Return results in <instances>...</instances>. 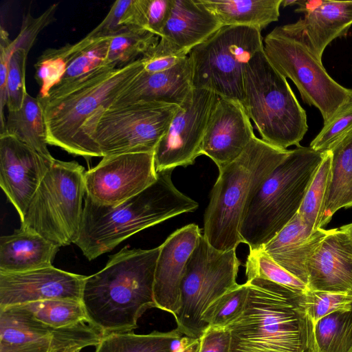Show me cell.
I'll use <instances>...</instances> for the list:
<instances>
[{
    "label": "cell",
    "instance_id": "cell-19",
    "mask_svg": "<svg viewBox=\"0 0 352 352\" xmlns=\"http://www.w3.org/2000/svg\"><path fill=\"white\" fill-rule=\"evenodd\" d=\"M201 236L199 226L191 223L175 231L160 245L153 287L156 308L174 316L179 309L182 276Z\"/></svg>",
    "mask_w": 352,
    "mask_h": 352
},
{
    "label": "cell",
    "instance_id": "cell-26",
    "mask_svg": "<svg viewBox=\"0 0 352 352\" xmlns=\"http://www.w3.org/2000/svg\"><path fill=\"white\" fill-rule=\"evenodd\" d=\"M331 177L321 228L341 208L352 207V130L329 150Z\"/></svg>",
    "mask_w": 352,
    "mask_h": 352
},
{
    "label": "cell",
    "instance_id": "cell-25",
    "mask_svg": "<svg viewBox=\"0 0 352 352\" xmlns=\"http://www.w3.org/2000/svg\"><path fill=\"white\" fill-rule=\"evenodd\" d=\"M222 26H252L262 30L278 20L282 0H199Z\"/></svg>",
    "mask_w": 352,
    "mask_h": 352
},
{
    "label": "cell",
    "instance_id": "cell-1",
    "mask_svg": "<svg viewBox=\"0 0 352 352\" xmlns=\"http://www.w3.org/2000/svg\"><path fill=\"white\" fill-rule=\"evenodd\" d=\"M160 249L124 247L102 270L86 276L81 300L89 323L103 335L133 331L145 311L156 308L153 287Z\"/></svg>",
    "mask_w": 352,
    "mask_h": 352
},
{
    "label": "cell",
    "instance_id": "cell-37",
    "mask_svg": "<svg viewBox=\"0 0 352 352\" xmlns=\"http://www.w3.org/2000/svg\"><path fill=\"white\" fill-rule=\"evenodd\" d=\"M248 297V283H237L207 307L201 317L203 322L207 328H226L242 314Z\"/></svg>",
    "mask_w": 352,
    "mask_h": 352
},
{
    "label": "cell",
    "instance_id": "cell-14",
    "mask_svg": "<svg viewBox=\"0 0 352 352\" xmlns=\"http://www.w3.org/2000/svg\"><path fill=\"white\" fill-rule=\"evenodd\" d=\"M157 179L153 152L105 156L85 173L86 195L99 204L116 206L140 193Z\"/></svg>",
    "mask_w": 352,
    "mask_h": 352
},
{
    "label": "cell",
    "instance_id": "cell-21",
    "mask_svg": "<svg viewBox=\"0 0 352 352\" xmlns=\"http://www.w3.org/2000/svg\"><path fill=\"white\" fill-rule=\"evenodd\" d=\"M328 230H310L297 213L261 248L276 263L308 285L307 263Z\"/></svg>",
    "mask_w": 352,
    "mask_h": 352
},
{
    "label": "cell",
    "instance_id": "cell-3",
    "mask_svg": "<svg viewBox=\"0 0 352 352\" xmlns=\"http://www.w3.org/2000/svg\"><path fill=\"white\" fill-rule=\"evenodd\" d=\"M289 152L254 136L236 160L219 169L204 214L203 235L211 246L226 252L243 243L239 229L249 204Z\"/></svg>",
    "mask_w": 352,
    "mask_h": 352
},
{
    "label": "cell",
    "instance_id": "cell-9",
    "mask_svg": "<svg viewBox=\"0 0 352 352\" xmlns=\"http://www.w3.org/2000/svg\"><path fill=\"white\" fill-rule=\"evenodd\" d=\"M85 173L75 161L54 159L21 219V228L58 247L74 243L83 215Z\"/></svg>",
    "mask_w": 352,
    "mask_h": 352
},
{
    "label": "cell",
    "instance_id": "cell-32",
    "mask_svg": "<svg viewBox=\"0 0 352 352\" xmlns=\"http://www.w3.org/2000/svg\"><path fill=\"white\" fill-rule=\"evenodd\" d=\"M109 37L107 65L112 68L123 67L136 61L160 38L140 28H124Z\"/></svg>",
    "mask_w": 352,
    "mask_h": 352
},
{
    "label": "cell",
    "instance_id": "cell-6",
    "mask_svg": "<svg viewBox=\"0 0 352 352\" xmlns=\"http://www.w3.org/2000/svg\"><path fill=\"white\" fill-rule=\"evenodd\" d=\"M324 153L297 146L263 182L249 204L239 229L250 250L262 248L298 213Z\"/></svg>",
    "mask_w": 352,
    "mask_h": 352
},
{
    "label": "cell",
    "instance_id": "cell-44",
    "mask_svg": "<svg viewBox=\"0 0 352 352\" xmlns=\"http://www.w3.org/2000/svg\"><path fill=\"white\" fill-rule=\"evenodd\" d=\"M173 0H145L144 29L159 37L171 12Z\"/></svg>",
    "mask_w": 352,
    "mask_h": 352
},
{
    "label": "cell",
    "instance_id": "cell-2",
    "mask_svg": "<svg viewBox=\"0 0 352 352\" xmlns=\"http://www.w3.org/2000/svg\"><path fill=\"white\" fill-rule=\"evenodd\" d=\"M173 170L157 172L153 184L116 206L99 204L85 195L81 226L74 243L83 255L94 260L142 230L197 210L198 203L173 184Z\"/></svg>",
    "mask_w": 352,
    "mask_h": 352
},
{
    "label": "cell",
    "instance_id": "cell-33",
    "mask_svg": "<svg viewBox=\"0 0 352 352\" xmlns=\"http://www.w3.org/2000/svg\"><path fill=\"white\" fill-rule=\"evenodd\" d=\"M331 153L324 152L322 162L307 188L298 212L306 226L311 230L321 228L331 177Z\"/></svg>",
    "mask_w": 352,
    "mask_h": 352
},
{
    "label": "cell",
    "instance_id": "cell-5",
    "mask_svg": "<svg viewBox=\"0 0 352 352\" xmlns=\"http://www.w3.org/2000/svg\"><path fill=\"white\" fill-rule=\"evenodd\" d=\"M141 58L120 68L107 67L71 84L52 89L38 99L48 144L78 155L85 122L118 96L143 71Z\"/></svg>",
    "mask_w": 352,
    "mask_h": 352
},
{
    "label": "cell",
    "instance_id": "cell-8",
    "mask_svg": "<svg viewBox=\"0 0 352 352\" xmlns=\"http://www.w3.org/2000/svg\"><path fill=\"white\" fill-rule=\"evenodd\" d=\"M241 104L263 141L283 150L300 146L308 130L306 112L263 49L246 66Z\"/></svg>",
    "mask_w": 352,
    "mask_h": 352
},
{
    "label": "cell",
    "instance_id": "cell-40",
    "mask_svg": "<svg viewBox=\"0 0 352 352\" xmlns=\"http://www.w3.org/2000/svg\"><path fill=\"white\" fill-rule=\"evenodd\" d=\"M28 53L25 50L18 49L10 60L6 80V107L8 111L19 110L28 93L25 70Z\"/></svg>",
    "mask_w": 352,
    "mask_h": 352
},
{
    "label": "cell",
    "instance_id": "cell-39",
    "mask_svg": "<svg viewBox=\"0 0 352 352\" xmlns=\"http://www.w3.org/2000/svg\"><path fill=\"white\" fill-rule=\"evenodd\" d=\"M103 333L86 322L59 328L52 336L48 352H80L88 346H97Z\"/></svg>",
    "mask_w": 352,
    "mask_h": 352
},
{
    "label": "cell",
    "instance_id": "cell-34",
    "mask_svg": "<svg viewBox=\"0 0 352 352\" xmlns=\"http://www.w3.org/2000/svg\"><path fill=\"white\" fill-rule=\"evenodd\" d=\"M296 309L305 325L313 327L335 312L352 309V294L309 289L299 296Z\"/></svg>",
    "mask_w": 352,
    "mask_h": 352
},
{
    "label": "cell",
    "instance_id": "cell-29",
    "mask_svg": "<svg viewBox=\"0 0 352 352\" xmlns=\"http://www.w3.org/2000/svg\"><path fill=\"white\" fill-rule=\"evenodd\" d=\"M184 337L177 328L148 334L111 333L103 336L95 352H177Z\"/></svg>",
    "mask_w": 352,
    "mask_h": 352
},
{
    "label": "cell",
    "instance_id": "cell-12",
    "mask_svg": "<svg viewBox=\"0 0 352 352\" xmlns=\"http://www.w3.org/2000/svg\"><path fill=\"white\" fill-rule=\"evenodd\" d=\"M240 265L236 250H218L201 234L186 265L180 285L181 307L174 316L183 336H202L207 329L201 320L204 312L237 284Z\"/></svg>",
    "mask_w": 352,
    "mask_h": 352
},
{
    "label": "cell",
    "instance_id": "cell-28",
    "mask_svg": "<svg viewBox=\"0 0 352 352\" xmlns=\"http://www.w3.org/2000/svg\"><path fill=\"white\" fill-rule=\"evenodd\" d=\"M109 41V36L91 37L87 34L74 44H67V68L60 82L53 89L71 84L109 67L107 65Z\"/></svg>",
    "mask_w": 352,
    "mask_h": 352
},
{
    "label": "cell",
    "instance_id": "cell-15",
    "mask_svg": "<svg viewBox=\"0 0 352 352\" xmlns=\"http://www.w3.org/2000/svg\"><path fill=\"white\" fill-rule=\"evenodd\" d=\"M54 160L14 136L0 134V186L21 219Z\"/></svg>",
    "mask_w": 352,
    "mask_h": 352
},
{
    "label": "cell",
    "instance_id": "cell-11",
    "mask_svg": "<svg viewBox=\"0 0 352 352\" xmlns=\"http://www.w3.org/2000/svg\"><path fill=\"white\" fill-rule=\"evenodd\" d=\"M263 51L274 68L295 84L304 102L319 110L323 124L352 102V89L334 80L302 39L280 26L264 38Z\"/></svg>",
    "mask_w": 352,
    "mask_h": 352
},
{
    "label": "cell",
    "instance_id": "cell-50",
    "mask_svg": "<svg viewBox=\"0 0 352 352\" xmlns=\"http://www.w3.org/2000/svg\"><path fill=\"white\" fill-rule=\"evenodd\" d=\"M298 0H282L281 6L287 7L297 5Z\"/></svg>",
    "mask_w": 352,
    "mask_h": 352
},
{
    "label": "cell",
    "instance_id": "cell-18",
    "mask_svg": "<svg viewBox=\"0 0 352 352\" xmlns=\"http://www.w3.org/2000/svg\"><path fill=\"white\" fill-rule=\"evenodd\" d=\"M296 6L295 12L304 17L280 28L302 39L322 60L326 47L352 25V1L298 0Z\"/></svg>",
    "mask_w": 352,
    "mask_h": 352
},
{
    "label": "cell",
    "instance_id": "cell-49",
    "mask_svg": "<svg viewBox=\"0 0 352 352\" xmlns=\"http://www.w3.org/2000/svg\"><path fill=\"white\" fill-rule=\"evenodd\" d=\"M199 338L195 339L184 336L177 352H199Z\"/></svg>",
    "mask_w": 352,
    "mask_h": 352
},
{
    "label": "cell",
    "instance_id": "cell-30",
    "mask_svg": "<svg viewBox=\"0 0 352 352\" xmlns=\"http://www.w3.org/2000/svg\"><path fill=\"white\" fill-rule=\"evenodd\" d=\"M304 325L306 348L314 352H348L352 347V309L328 315L313 327Z\"/></svg>",
    "mask_w": 352,
    "mask_h": 352
},
{
    "label": "cell",
    "instance_id": "cell-24",
    "mask_svg": "<svg viewBox=\"0 0 352 352\" xmlns=\"http://www.w3.org/2000/svg\"><path fill=\"white\" fill-rule=\"evenodd\" d=\"M59 247L20 227L0 238V272H23L52 265Z\"/></svg>",
    "mask_w": 352,
    "mask_h": 352
},
{
    "label": "cell",
    "instance_id": "cell-4",
    "mask_svg": "<svg viewBox=\"0 0 352 352\" xmlns=\"http://www.w3.org/2000/svg\"><path fill=\"white\" fill-rule=\"evenodd\" d=\"M246 283L245 309L226 327L230 334L231 352H302L305 329L296 309L301 295L260 278Z\"/></svg>",
    "mask_w": 352,
    "mask_h": 352
},
{
    "label": "cell",
    "instance_id": "cell-47",
    "mask_svg": "<svg viewBox=\"0 0 352 352\" xmlns=\"http://www.w3.org/2000/svg\"><path fill=\"white\" fill-rule=\"evenodd\" d=\"M199 340V352H231L230 334L226 328L209 327Z\"/></svg>",
    "mask_w": 352,
    "mask_h": 352
},
{
    "label": "cell",
    "instance_id": "cell-23",
    "mask_svg": "<svg viewBox=\"0 0 352 352\" xmlns=\"http://www.w3.org/2000/svg\"><path fill=\"white\" fill-rule=\"evenodd\" d=\"M222 26L199 0H173L170 16L160 38L177 52L188 56Z\"/></svg>",
    "mask_w": 352,
    "mask_h": 352
},
{
    "label": "cell",
    "instance_id": "cell-43",
    "mask_svg": "<svg viewBox=\"0 0 352 352\" xmlns=\"http://www.w3.org/2000/svg\"><path fill=\"white\" fill-rule=\"evenodd\" d=\"M187 56L170 47L162 38L142 58L144 72L157 73L168 70L179 63Z\"/></svg>",
    "mask_w": 352,
    "mask_h": 352
},
{
    "label": "cell",
    "instance_id": "cell-16",
    "mask_svg": "<svg viewBox=\"0 0 352 352\" xmlns=\"http://www.w3.org/2000/svg\"><path fill=\"white\" fill-rule=\"evenodd\" d=\"M85 278L53 265L23 272H0V309L50 299L81 300Z\"/></svg>",
    "mask_w": 352,
    "mask_h": 352
},
{
    "label": "cell",
    "instance_id": "cell-27",
    "mask_svg": "<svg viewBox=\"0 0 352 352\" xmlns=\"http://www.w3.org/2000/svg\"><path fill=\"white\" fill-rule=\"evenodd\" d=\"M1 133L14 136L41 155L53 158L47 146V133L41 102L28 93L19 110L8 111L5 128L0 131Z\"/></svg>",
    "mask_w": 352,
    "mask_h": 352
},
{
    "label": "cell",
    "instance_id": "cell-13",
    "mask_svg": "<svg viewBox=\"0 0 352 352\" xmlns=\"http://www.w3.org/2000/svg\"><path fill=\"white\" fill-rule=\"evenodd\" d=\"M219 98L208 89H191L154 151L157 173L193 164L201 155L206 128Z\"/></svg>",
    "mask_w": 352,
    "mask_h": 352
},
{
    "label": "cell",
    "instance_id": "cell-38",
    "mask_svg": "<svg viewBox=\"0 0 352 352\" xmlns=\"http://www.w3.org/2000/svg\"><path fill=\"white\" fill-rule=\"evenodd\" d=\"M67 65L65 46L46 50L34 65L35 78L40 87L38 99L46 98L63 77Z\"/></svg>",
    "mask_w": 352,
    "mask_h": 352
},
{
    "label": "cell",
    "instance_id": "cell-41",
    "mask_svg": "<svg viewBox=\"0 0 352 352\" xmlns=\"http://www.w3.org/2000/svg\"><path fill=\"white\" fill-rule=\"evenodd\" d=\"M352 130V102L338 113L311 141L309 147L321 153L332 146Z\"/></svg>",
    "mask_w": 352,
    "mask_h": 352
},
{
    "label": "cell",
    "instance_id": "cell-45",
    "mask_svg": "<svg viewBox=\"0 0 352 352\" xmlns=\"http://www.w3.org/2000/svg\"><path fill=\"white\" fill-rule=\"evenodd\" d=\"M0 122L1 129L6 124L4 107L6 106V80L10 60L14 53L8 33L1 27L0 31Z\"/></svg>",
    "mask_w": 352,
    "mask_h": 352
},
{
    "label": "cell",
    "instance_id": "cell-53",
    "mask_svg": "<svg viewBox=\"0 0 352 352\" xmlns=\"http://www.w3.org/2000/svg\"><path fill=\"white\" fill-rule=\"evenodd\" d=\"M348 352H352V347L351 348V349Z\"/></svg>",
    "mask_w": 352,
    "mask_h": 352
},
{
    "label": "cell",
    "instance_id": "cell-22",
    "mask_svg": "<svg viewBox=\"0 0 352 352\" xmlns=\"http://www.w3.org/2000/svg\"><path fill=\"white\" fill-rule=\"evenodd\" d=\"M192 89V69L187 56L177 65L164 72L151 74L143 70L111 105L140 100L180 105Z\"/></svg>",
    "mask_w": 352,
    "mask_h": 352
},
{
    "label": "cell",
    "instance_id": "cell-52",
    "mask_svg": "<svg viewBox=\"0 0 352 352\" xmlns=\"http://www.w3.org/2000/svg\"><path fill=\"white\" fill-rule=\"evenodd\" d=\"M302 352H314V351L309 348H305Z\"/></svg>",
    "mask_w": 352,
    "mask_h": 352
},
{
    "label": "cell",
    "instance_id": "cell-20",
    "mask_svg": "<svg viewBox=\"0 0 352 352\" xmlns=\"http://www.w3.org/2000/svg\"><path fill=\"white\" fill-rule=\"evenodd\" d=\"M307 272L309 289L352 294V234L343 227L329 230Z\"/></svg>",
    "mask_w": 352,
    "mask_h": 352
},
{
    "label": "cell",
    "instance_id": "cell-31",
    "mask_svg": "<svg viewBox=\"0 0 352 352\" xmlns=\"http://www.w3.org/2000/svg\"><path fill=\"white\" fill-rule=\"evenodd\" d=\"M58 329L37 320L20 305L0 309V343L38 342L52 338Z\"/></svg>",
    "mask_w": 352,
    "mask_h": 352
},
{
    "label": "cell",
    "instance_id": "cell-46",
    "mask_svg": "<svg viewBox=\"0 0 352 352\" xmlns=\"http://www.w3.org/2000/svg\"><path fill=\"white\" fill-rule=\"evenodd\" d=\"M131 2L132 0L116 1L104 19L87 35L91 37L109 36L123 29L121 21Z\"/></svg>",
    "mask_w": 352,
    "mask_h": 352
},
{
    "label": "cell",
    "instance_id": "cell-17",
    "mask_svg": "<svg viewBox=\"0 0 352 352\" xmlns=\"http://www.w3.org/2000/svg\"><path fill=\"white\" fill-rule=\"evenodd\" d=\"M255 136L242 104L219 97L210 116L201 145V155L219 169L236 160Z\"/></svg>",
    "mask_w": 352,
    "mask_h": 352
},
{
    "label": "cell",
    "instance_id": "cell-35",
    "mask_svg": "<svg viewBox=\"0 0 352 352\" xmlns=\"http://www.w3.org/2000/svg\"><path fill=\"white\" fill-rule=\"evenodd\" d=\"M37 320L54 328H62L86 322L89 323L81 300L50 299L20 305Z\"/></svg>",
    "mask_w": 352,
    "mask_h": 352
},
{
    "label": "cell",
    "instance_id": "cell-48",
    "mask_svg": "<svg viewBox=\"0 0 352 352\" xmlns=\"http://www.w3.org/2000/svg\"><path fill=\"white\" fill-rule=\"evenodd\" d=\"M51 339L52 338L23 344L0 343V352H48Z\"/></svg>",
    "mask_w": 352,
    "mask_h": 352
},
{
    "label": "cell",
    "instance_id": "cell-42",
    "mask_svg": "<svg viewBox=\"0 0 352 352\" xmlns=\"http://www.w3.org/2000/svg\"><path fill=\"white\" fill-rule=\"evenodd\" d=\"M57 8L58 3H54L38 17H33L30 12L24 16L21 30L12 41L14 52L18 49L30 52L38 34L54 21Z\"/></svg>",
    "mask_w": 352,
    "mask_h": 352
},
{
    "label": "cell",
    "instance_id": "cell-10",
    "mask_svg": "<svg viewBox=\"0 0 352 352\" xmlns=\"http://www.w3.org/2000/svg\"><path fill=\"white\" fill-rule=\"evenodd\" d=\"M263 49L261 30L244 25L223 26L188 54L192 86L219 97L243 102L245 71Z\"/></svg>",
    "mask_w": 352,
    "mask_h": 352
},
{
    "label": "cell",
    "instance_id": "cell-51",
    "mask_svg": "<svg viewBox=\"0 0 352 352\" xmlns=\"http://www.w3.org/2000/svg\"><path fill=\"white\" fill-rule=\"evenodd\" d=\"M342 227L352 234V223L348 225H345Z\"/></svg>",
    "mask_w": 352,
    "mask_h": 352
},
{
    "label": "cell",
    "instance_id": "cell-7",
    "mask_svg": "<svg viewBox=\"0 0 352 352\" xmlns=\"http://www.w3.org/2000/svg\"><path fill=\"white\" fill-rule=\"evenodd\" d=\"M179 105L140 100L103 107L84 124L78 155L153 152Z\"/></svg>",
    "mask_w": 352,
    "mask_h": 352
},
{
    "label": "cell",
    "instance_id": "cell-36",
    "mask_svg": "<svg viewBox=\"0 0 352 352\" xmlns=\"http://www.w3.org/2000/svg\"><path fill=\"white\" fill-rule=\"evenodd\" d=\"M245 266L247 280H268L300 295L309 289L306 283L276 263L262 248L250 250Z\"/></svg>",
    "mask_w": 352,
    "mask_h": 352
}]
</instances>
